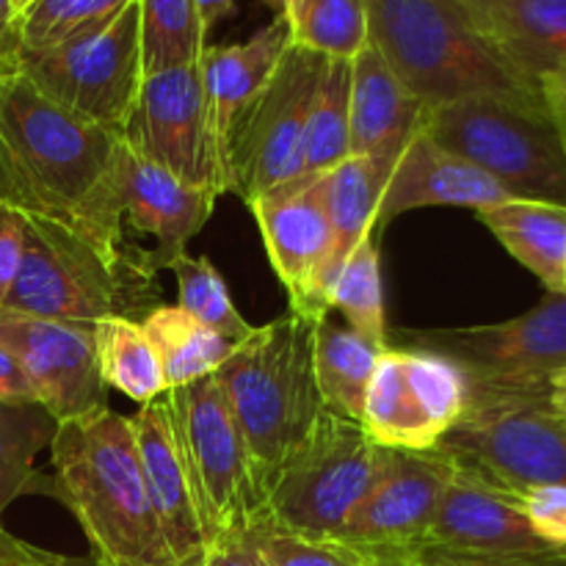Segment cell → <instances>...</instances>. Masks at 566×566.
Masks as SVG:
<instances>
[{
    "label": "cell",
    "mask_w": 566,
    "mask_h": 566,
    "mask_svg": "<svg viewBox=\"0 0 566 566\" xmlns=\"http://www.w3.org/2000/svg\"><path fill=\"white\" fill-rule=\"evenodd\" d=\"M260 566H374L370 556L340 539L307 536L263 517L243 534Z\"/></svg>",
    "instance_id": "obj_36"
},
{
    "label": "cell",
    "mask_w": 566,
    "mask_h": 566,
    "mask_svg": "<svg viewBox=\"0 0 566 566\" xmlns=\"http://www.w3.org/2000/svg\"><path fill=\"white\" fill-rule=\"evenodd\" d=\"M315 180L287 182L249 205L258 219L271 269L291 298V313L310 321L329 310L324 269L332 252V227Z\"/></svg>",
    "instance_id": "obj_17"
},
{
    "label": "cell",
    "mask_w": 566,
    "mask_h": 566,
    "mask_svg": "<svg viewBox=\"0 0 566 566\" xmlns=\"http://www.w3.org/2000/svg\"><path fill=\"white\" fill-rule=\"evenodd\" d=\"M53 492L97 566H177L144 486L130 418L111 407L66 420L50 442Z\"/></svg>",
    "instance_id": "obj_2"
},
{
    "label": "cell",
    "mask_w": 566,
    "mask_h": 566,
    "mask_svg": "<svg viewBox=\"0 0 566 566\" xmlns=\"http://www.w3.org/2000/svg\"><path fill=\"white\" fill-rule=\"evenodd\" d=\"M282 17L291 44L324 59L354 61L370 44L368 0H298Z\"/></svg>",
    "instance_id": "obj_31"
},
{
    "label": "cell",
    "mask_w": 566,
    "mask_h": 566,
    "mask_svg": "<svg viewBox=\"0 0 566 566\" xmlns=\"http://www.w3.org/2000/svg\"><path fill=\"white\" fill-rule=\"evenodd\" d=\"M374 566H412L403 553H392V556H370Z\"/></svg>",
    "instance_id": "obj_47"
},
{
    "label": "cell",
    "mask_w": 566,
    "mask_h": 566,
    "mask_svg": "<svg viewBox=\"0 0 566 566\" xmlns=\"http://www.w3.org/2000/svg\"><path fill=\"white\" fill-rule=\"evenodd\" d=\"M564 566H566V556H564Z\"/></svg>",
    "instance_id": "obj_53"
},
{
    "label": "cell",
    "mask_w": 566,
    "mask_h": 566,
    "mask_svg": "<svg viewBox=\"0 0 566 566\" xmlns=\"http://www.w3.org/2000/svg\"><path fill=\"white\" fill-rule=\"evenodd\" d=\"M6 539H9V534H6L3 528H0V564H3V553H6Z\"/></svg>",
    "instance_id": "obj_50"
},
{
    "label": "cell",
    "mask_w": 566,
    "mask_h": 566,
    "mask_svg": "<svg viewBox=\"0 0 566 566\" xmlns=\"http://www.w3.org/2000/svg\"><path fill=\"white\" fill-rule=\"evenodd\" d=\"M415 348L462 368L470 398L547 401V385L566 368V293L547 291L517 318L415 337Z\"/></svg>",
    "instance_id": "obj_10"
},
{
    "label": "cell",
    "mask_w": 566,
    "mask_h": 566,
    "mask_svg": "<svg viewBox=\"0 0 566 566\" xmlns=\"http://www.w3.org/2000/svg\"><path fill=\"white\" fill-rule=\"evenodd\" d=\"M542 99H545L547 111L553 114V119L566 130V70L558 72V75L547 77L539 86Z\"/></svg>",
    "instance_id": "obj_43"
},
{
    "label": "cell",
    "mask_w": 566,
    "mask_h": 566,
    "mask_svg": "<svg viewBox=\"0 0 566 566\" xmlns=\"http://www.w3.org/2000/svg\"><path fill=\"white\" fill-rule=\"evenodd\" d=\"M216 379L269 492L282 462L326 412L313 370V321L287 313L254 326Z\"/></svg>",
    "instance_id": "obj_4"
},
{
    "label": "cell",
    "mask_w": 566,
    "mask_h": 566,
    "mask_svg": "<svg viewBox=\"0 0 566 566\" xmlns=\"http://www.w3.org/2000/svg\"><path fill=\"white\" fill-rule=\"evenodd\" d=\"M11 3H14V11H17V14H20V11L25 9V6L31 3V0H11Z\"/></svg>",
    "instance_id": "obj_51"
},
{
    "label": "cell",
    "mask_w": 566,
    "mask_h": 566,
    "mask_svg": "<svg viewBox=\"0 0 566 566\" xmlns=\"http://www.w3.org/2000/svg\"><path fill=\"white\" fill-rule=\"evenodd\" d=\"M0 566H97L92 556L77 558V556H59V553L50 551H39V547L28 545V542L14 539L9 534L6 539V553H3V564Z\"/></svg>",
    "instance_id": "obj_40"
},
{
    "label": "cell",
    "mask_w": 566,
    "mask_h": 566,
    "mask_svg": "<svg viewBox=\"0 0 566 566\" xmlns=\"http://www.w3.org/2000/svg\"><path fill=\"white\" fill-rule=\"evenodd\" d=\"M368 20L370 44L426 108L475 97L545 105L462 0H368Z\"/></svg>",
    "instance_id": "obj_3"
},
{
    "label": "cell",
    "mask_w": 566,
    "mask_h": 566,
    "mask_svg": "<svg viewBox=\"0 0 566 566\" xmlns=\"http://www.w3.org/2000/svg\"><path fill=\"white\" fill-rule=\"evenodd\" d=\"M130 426L133 437H136L144 486H147L149 503H153L171 558L177 566H205L208 545H205L202 528H199L197 512H193L191 492H188L186 473H182L180 457H177L164 398L144 403L138 415L130 418Z\"/></svg>",
    "instance_id": "obj_23"
},
{
    "label": "cell",
    "mask_w": 566,
    "mask_h": 566,
    "mask_svg": "<svg viewBox=\"0 0 566 566\" xmlns=\"http://www.w3.org/2000/svg\"><path fill=\"white\" fill-rule=\"evenodd\" d=\"M426 108L374 44L352 61L348 97V155L396 166L398 155L423 130Z\"/></svg>",
    "instance_id": "obj_22"
},
{
    "label": "cell",
    "mask_w": 566,
    "mask_h": 566,
    "mask_svg": "<svg viewBox=\"0 0 566 566\" xmlns=\"http://www.w3.org/2000/svg\"><path fill=\"white\" fill-rule=\"evenodd\" d=\"M122 142L136 158L166 169L188 186L213 188L221 197L199 61L142 77L138 97L122 127Z\"/></svg>",
    "instance_id": "obj_14"
},
{
    "label": "cell",
    "mask_w": 566,
    "mask_h": 566,
    "mask_svg": "<svg viewBox=\"0 0 566 566\" xmlns=\"http://www.w3.org/2000/svg\"><path fill=\"white\" fill-rule=\"evenodd\" d=\"M265 3H269L271 9H276V14H285V11L291 9V6H296L298 0H265Z\"/></svg>",
    "instance_id": "obj_48"
},
{
    "label": "cell",
    "mask_w": 566,
    "mask_h": 566,
    "mask_svg": "<svg viewBox=\"0 0 566 566\" xmlns=\"http://www.w3.org/2000/svg\"><path fill=\"white\" fill-rule=\"evenodd\" d=\"M509 197L486 171L464 160L462 155L440 147L426 130H420L403 147L387 177L385 193L376 216V232L381 235L390 221L418 208H473L475 213L492 205L506 202Z\"/></svg>",
    "instance_id": "obj_19"
},
{
    "label": "cell",
    "mask_w": 566,
    "mask_h": 566,
    "mask_svg": "<svg viewBox=\"0 0 566 566\" xmlns=\"http://www.w3.org/2000/svg\"><path fill=\"white\" fill-rule=\"evenodd\" d=\"M169 271L177 276V293H180L177 307L191 313L199 324L230 340L232 346L252 335L254 326L238 313L224 285V276L216 271V265L205 254L191 258L186 252L182 258L171 260Z\"/></svg>",
    "instance_id": "obj_35"
},
{
    "label": "cell",
    "mask_w": 566,
    "mask_h": 566,
    "mask_svg": "<svg viewBox=\"0 0 566 566\" xmlns=\"http://www.w3.org/2000/svg\"><path fill=\"white\" fill-rule=\"evenodd\" d=\"M55 423L39 403H0V517L33 490L39 451L53 442Z\"/></svg>",
    "instance_id": "obj_32"
},
{
    "label": "cell",
    "mask_w": 566,
    "mask_h": 566,
    "mask_svg": "<svg viewBox=\"0 0 566 566\" xmlns=\"http://www.w3.org/2000/svg\"><path fill=\"white\" fill-rule=\"evenodd\" d=\"M164 368L166 390L213 376L227 363L232 343L199 324L182 307H155L142 318Z\"/></svg>",
    "instance_id": "obj_28"
},
{
    "label": "cell",
    "mask_w": 566,
    "mask_h": 566,
    "mask_svg": "<svg viewBox=\"0 0 566 566\" xmlns=\"http://www.w3.org/2000/svg\"><path fill=\"white\" fill-rule=\"evenodd\" d=\"M0 403H36L20 359L0 343Z\"/></svg>",
    "instance_id": "obj_41"
},
{
    "label": "cell",
    "mask_w": 566,
    "mask_h": 566,
    "mask_svg": "<svg viewBox=\"0 0 566 566\" xmlns=\"http://www.w3.org/2000/svg\"><path fill=\"white\" fill-rule=\"evenodd\" d=\"M122 164L119 133L59 108L11 61H0V205L127 260Z\"/></svg>",
    "instance_id": "obj_1"
},
{
    "label": "cell",
    "mask_w": 566,
    "mask_h": 566,
    "mask_svg": "<svg viewBox=\"0 0 566 566\" xmlns=\"http://www.w3.org/2000/svg\"><path fill=\"white\" fill-rule=\"evenodd\" d=\"M390 171V166L379 164L374 158L348 155L335 169H329L315 180L332 227V252L324 269L326 302H329L332 282H335L337 271L343 269L348 254L368 235H379L376 232V216H379V202Z\"/></svg>",
    "instance_id": "obj_25"
},
{
    "label": "cell",
    "mask_w": 566,
    "mask_h": 566,
    "mask_svg": "<svg viewBox=\"0 0 566 566\" xmlns=\"http://www.w3.org/2000/svg\"><path fill=\"white\" fill-rule=\"evenodd\" d=\"M0 343L20 359L39 407L55 423L108 407L99 376L94 326L31 318L0 310Z\"/></svg>",
    "instance_id": "obj_16"
},
{
    "label": "cell",
    "mask_w": 566,
    "mask_h": 566,
    "mask_svg": "<svg viewBox=\"0 0 566 566\" xmlns=\"http://www.w3.org/2000/svg\"><path fill=\"white\" fill-rule=\"evenodd\" d=\"M420 547L475 558L531 556V553L553 551L534 534L525 514L514 506L501 486L490 484L459 464Z\"/></svg>",
    "instance_id": "obj_18"
},
{
    "label": "cell",
    "mask_w": 566,
    "mask_h": 566,
    "mask_svg": "<svg viewBox=\"0 0 566 566\" xmlns=\"http://www.w3.org/2000/svg\"><path fill=\"white\" fill-rule=\"evenodd\" d=\"M462 3L468 6V9L479 11V9H484V6H490V3H497V0H462Z\"/></svg>",
    "instance_id": "obj_49"
},
{
    "label": "cell",
    "mask_w": 566,
    "mask_h": 566,
    "mask_svg": "<svg viewBox=\"0 0 566 566\" xmlns=\"http://www.w3.org/2000/svg\"><path fill=\"white\" fill-rule=\"evenodd\" d=\"M232 6H235V0H193V9H197L199 22H202V31H213L227 14H232Z\"/></svg>",
    "instance_id": "obj_45"
},
{
    "label": "cell",
    "mask_w": 566,
    "mask_h": 566,
    "mask_svg": "<svg viewBox=\"0 0 566 566\" xmlns=\"http://www.w3.org/2000/svg\"><path fill=\"white\" fill-rule=\"evenodd\" d=\"M457 464L440 448L392 451L381 448V462L368 495L346 520L337 539L365 556H392L423 545Z\"/></svg>",
    "instance_id": "obj_15"
},
{
    "label": "cell",
    "mask_w": 566,
    "mask_h": 566,
    "mask_svg": "<svg viewBox=\"0 0 566 566\" xmlns=\"http://www.w3.org/2000/svg\"><path fill=\"white\" fill-rule=\"evenodd\" d=\"M473 14L506 64L534 88L566 70V0H497Z\"/></svg>",
    "instance_id": "obj_24"
},
{
    "label": "cell",
    "mask_w": 566,
    "mask_h": 566,
    "mask_svg": "<svg viewBox=\"0 0 566 566\" xmlns=\"http://www.w3.org/2000/svg\"><path fill=\"white\" fill-rule=\"evenodd\" d=\"M25 241V219L17 210L0 205V304L14 282Z\"/></svg>",
    "instance_id": "obj_39"
},
{
    "label": "cell",
    "mask_w": 566,
    "mask_h": 566,
    "mask_svg": "<svg viewBox=\"0 0 566 566\" xmlns=\"http://www.w3.org/2000/svg\"><path fill=\"white\" fill-rule=\"evenodd\" d=\"M381 352L385 348L354 332L335 310H326L313 321L315 385L329 412L359 423Z\"/></svg>",
    "instance_id": "obj_27"
},
{
    "label": "cell",
    "mask_w": 566,
    "mask_h": 566,
    "mask_svg": "<svg viewBox=\"0 0 566 566\" xmlns=\"http://www.w3.org/2000/svg\"><path fill=\"white\" fill-rule=\"evenodd\" d=\"M479 219L547 291L564 293L566 205L512 197L479 210Z\"/></svg>",
    "instance_id": "obj_26"
},
{
    "label": "cell",
    "mask_w": 566,
    "mask_h": 566,
    "mask_svg": "<svg viewBox=\"0 0 566 566\" xmlns=\"http://www.w3.org/2000/svg\"><path fill=\"white\" fill-rule=\"evenodd\" d=\"M381 448L357 420L326 409L269 484V512L285 528L337 539L368 495Z\"/></svg>",
    "instance_id": "obj_9"
},
{
    "label": "cell",
    "mask_w": 566,
    "mask_h": 566,
    "mask_svg": "<svg viewBox=\"0 0 566 566\" xmlns=\"http://www.w3.org/2000/svg\"><path fill=\"white\" fill-rule=\"evenodd\" d=\"M423 130L486 171L509 197L566 205V130L547 105L462 99L429 108Z\"/></svg>",
    "instance_id": "obj_6"
},
{
    "label": "cell",
    "mask_w": 566,
    "mask_h": 566,
    "mask_svg": "<svg viewBox=\"0 0 566 566\" xmlns=\"http://www.w3.org/2000/svg\"><path fill=\"white\" fill-rule=\"evenodd\" d=\"M25 219V216H22ZM155 271L136 260L105 258L66 227L25 219L20 269L0 310L44 321L94 326L108 315H127L136 287H147Z\"/></svg>",
    "instance_id": "obj_7"
},
{
    "label": "cell",
    "mask_w": 566,
    "mask_h": 566,
    "mask_svg": "<svg viewBox=\"0 0 566 566\" xmlns=\"http://www.w3.org/2000/svg\"><path fill=\"white\" fill-rule=\"evenodd\" d=\"M564 293H566V260H564Z\"/></svg>",
    "instance_id": "obj_52"
},
{
    "label": "cell",
    "mask_w": 566,
    "mask_h": 566,
    "mask_svg": "<svg viewBox=\"0 0 566 566\" xmlns=\"http://www.w3.org/2000/svg\"><path fill=\"white\" fill-rule=\"evenodd\" d=\"M324 55L291 44L263 92L252 99L232 127L227 147L224 193L247 205L298 180L310 99L318 83Z\"/></svg>",
    "instance_id": "obj_11"
},
{
    "label": "cell",
    "mask_w": 566,
    "mask_h": 566,
    "mask_svg": "<svg viewBox=\"0 0 566 566\" xmlns=\"http://www.w3.org/2000/svg\"><path fill=\"white\" fill-rule=\"evenodd\" d=\"M348 97H352V61L324 59L310 99L302 169L296 182L315 180L348 158Z\"/></svg>",
    "instance_id": "obj_30"
},
{
    "label": "cell",
    "mask_w": 566,
    "mask_h": 566,
    "mask_svg": "<svg viewBox=\"0 0 566 566\" xmlns=\"http://www.w3.org/2000/svg\"><path fill=\"white\" fill-rule=\"evenodd\" d=\"M287 48H291V31H287L285 17L276 14V20L260 28L247 42L205 48L199 59L208 133L213 142L216 166H219L221 193H224L227 147H230L232 127L271 81Z\"/></svg>",
    "instance_id": "obj_20"
},
{
    "label": "cell",
    "mask_w": 566,
    "mask_h": 566,
    "mask_svg": "<svg viewBox=\"0 0 566 566\" xmlns=\"http://www.w3.org/2000/svg\"><path fill=\"white\" fill-rule=\"evenodd\" d=\"M219 193L213 188L188 186L166 169L136 158L125 147L122 164V208L133 230L153 235L158 249L147 254L153 271L169 269L171 260L186 254L188 241L210 219Z\"/></svg>",
    "instance_id": "obj_21"
},
{
    "label": "cell",
    "mask_w": 566,
    "mask_h": 566,
    "mask_svg": "<svg viewBox=\"0 0 566 566\" xmlns=\"http://www.w3.org/2000/svg\"><path fill=\"white\" fill-rule=\"evenodd\" d=\"M160 398L205 545L243 536L269 517V492L216 374Z\"/></svg>",
    "instance_id": "obj_5"
},
{
    "label": "cell",
    "mask_w": 566,
    "mask_h": 566,
    "mask_svg": "<svg viewBox=\"0 0 566 566\" xmlns=\"http://www.w3.org/2000/svg\"><path fill=\"white\" fill-rule=\"evenodd\" d=\"M130 0H31L17 14V50H42L99 25Z\"/></svg>",
    "instance_id": "obj_37"
},
{
    "label": "cell",
    "mask_w": 566,
    "mask_h": 566,
    "mask_svg": "<svg viewBox=\"0 0 566 566\" xmlns=\"http://www.w3.org/2000/svg\"><path fill=\"white\" fill-rule=\"evenodd\" d=\"M547 409L566 423V368L558 370L547 385Z\"/></svg>",
    "instance_id": "obj_46"
},
{
    "label": "cell",
    "mask_w": 566,
    "mask_h": 566,
    "mask_svg": "<svg viewBox=\"0 0 566 566\" xmlns=\"http://www.w3.org/2000/svg\"><path fill=\"white\" fill-rule=\"evenodd\" d=\"M437 448L490 484L566 486V423L547 401L470 398L464 418Z\"/></svg>",
    "instance_id": "obj_12"
},
{
    "label": "cell",
    "mask_w": 566,
    "mask_h": 566,
    "mask_svg": "<svg viewBox=\"0 0 566 566\" xmlns=\"http://www.w3.org/2000/svg\"><path fill=\"white\" fill-rule=\"evenodd\" d=\"M17 11L11 0H0V61H11L17 53Z\"/></svg>",
    "instance_id": "obj_44"
},
{
    "label": "cell",
    "mask_w": 566,
    "mask_h": 566,
    "mask_svg": "<svg viewBox=\"0 0 566 566\" xmlns=\"http://www.w3.org/2000/svg\"><path fill=\"white\" fill-rule=\"evenodd\" d=\"M497 486V484H495ZM514 506L525 514L528 525L542 542L566 551V486L536 484V486H501Z\"/></svg>",
    "instance_id": "obj_38"
},
{
    "label": "cell",
    "mask_w": 566,
    "mask_h": 566,
    "mask_svg": "<svg viewBox=\"0 0 566 566\" xmlns=\"http://www.w3.org/2000/svg\"><path fill=\"white\" fill-rule=\"evenodd\" d=\"M329 310H335L354 332L387 348L385 291H381L379 235H368L337 271L329 291Z\"/></svg>",
    "instance_id": "obj_33"
},
{
    "label": "cell",
    "mask_w": 566,
    "mask_h": 566,
    "mask_svg": "<svg viewBox=\"0 0 566 566\" xmlns=\"http://www.w3.org/2000/svg\"><path fill=\"white\" fill-rule=\"evenodd\" d=\"M94 348H97L99 376H103L105 387L125 392L142 407L158 401L166 392L160 357L144 332L142 321L125 318V315H108V318L97 321Z\"/></svg>",
    "instance_id": "obj_29"
},
{
    "label": "cell",
    "mask_w": 566,
    "mask_h": 566,
    "mask_svg": "<svg viewBox=\"0 0 566 566\" xmlns=\"http://www.w3.org/2000/svg\"><path fill=\"white\" fill-rule=\"evenodd\" d=\"M11 64L50 103L122 136L144 77L138 3L53 48L17 50Z\"/></svg>",
    "instance_id": "obj_8"
},
{
    "label": "cell",
    "mask_w": 566,
    "mask_h": 566,
    "mask_svg": "<svg viewBox=\"0 0 566 566\" xmlns=\"http://www.w3.org/2000/svg\"><path fill=\"white\" fill-rule=\"evenodd\" d=\"M462 368L423 348H385L370 376L359 426L379 448L431 451L468 412Z\"/></svg>",
    "instance_id": "obj_13"
},
{
    "label": "cell",
    "mask_w": 566,
    "mask_h": 566,
    "mask_svg": "<svg viewBox=\"0 0 566 566\" xmlns=\"http://www.w3.org/2000/svg\"><path fill=\"white\" fill-rule=\"evenodd\" d=\"M142 31L144 75L171 66L197 64L205 53V39L193 0H136Z\"/></svg>",
    "instance_id": "obj_34"
},
{
    "label": "cell",
    "mask_w": 566,
    "mask_h": 566,
    "mask_svg": "<svg viewBox=\"0 0 566 566\" xmlns=\"http://www.w3.org/2000/svg\"><path fill=\"white\" fill-rule=\"evenodd\" d=\"M205 566H260V562L243 536H232V539H221L208 547Z\"/></svg>",
    "instance_id": "obj_42"
}]
</instances>
